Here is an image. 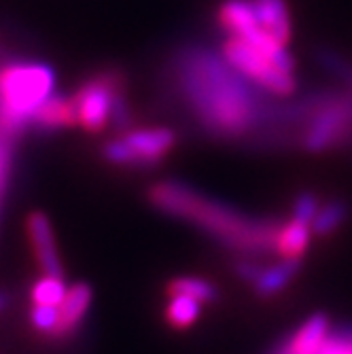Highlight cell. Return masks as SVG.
Here are the masks:
<instances>
[{
  "instance_id": "cell-10",
  "label": "cell",
  "mask_w": 352,
  "mask_h": 354,
  "mask_svg": "<svg viewBox=\"0 0 352 354\" xmlns=\"http://www.w3.org/2000/svg\"><path fill=\"white\" fill-rule=\"evenodd\" d=\"M77 123V111L73 98L66 95H49V98L32 115V125L41 132H57L62 127H71Z\"/></svg>"
},
{
  "instance_id": "cell-24",
  "label": "cell",
  "mask_w": 352,
  "mask_h": 354,
  "mask_svg": "<svg viewBox=\"0 0 352 354\" xmlns=\"http://www.w3.org/2000/svg\"><path fill=\"white\" fill-rule=\"evenodd\" d=\"M13 138L0 134V202H3L7 180L11 174V159H13Z\"/></svg>"
},
{
  "instance_id": "cell-3",
  "label": "cell",
  "mask_w": 352,
  "mask_h": 354,
  "mask_svg": "<svg viewBox=\"0 0 352 354\" xmlns=\"http://www.w3.org/2000/svg\"><path fill=\"white\" fill-rule=\"evenodd\" d=\"M55 75L43 62L0 59V134L19 138L35 111L53 93Z\"/></svg>"
},
{
  "instance_id": "cell-17",
  "label": "cell",
  "mask_w": 352,
  "mask_h": 354,
  "mask_svg": "<svg viewBox=\"0 0 352 354\" xmlns=\"http://www.w3.org/2000/svg\"><path fill=\"white\" fill-rule=\"evenodd\" d=\"M200 312H202V304L198 299L187 295H170V301L164 310V318L172 329L183 331L196 325Z\"/></svg>"
},
{
  "instance_id": "cell-9",
  "label": "cell",
  "mask_w": 352,
  "mask_h": 354,
  "mask_svg": "<svg viewBox=\"0 0 352 354\" xmlns=\"http://www.w3.org/2000/svg\"><path fill=\"white\" fill-rule=\"evenodd\" d=\"M91 286L87 282H77L73 284L66 297L59 304V320H57V327L51 335V339L64 342L73 337L85 323V316L89 312L91 306Z\"/></svg>"
},
{
  "instance_id": "cell-20",
  "label": "cell",
  "mask_w": 352,
  "mask_h": 354,
  "mask_svg": "<svg viewBox=\"0 0 352 354\" xmlns=\"http://www.w3.org/2000/svg\"><path fill=\"white\" fill-rule=\"evenodd\" d=\"M59 320V308L55 306H32L30 310V323L39 333L43 335H53Z\"/></svg>"
},
{
  "instance_id": "cell-13",
  "label": "cell",
  "mask_w": 352,
  "mask_h": 354,
  "mask_svg": "<svg viewBox=\"0 0 352 354\" xmlns=\"http://www.w3.org/2000/svg\"><path fill=\"white\" fill-rule=\"evenodd\" d=\"M302 263H304V259H282L280 263H276L272 268H263L261 274L257 276V280L252 282L254 293H257L261 299L276 297L297 278V274L302 272Z\"/></svg>"
},
{
  "instance_id": "cell-16",
  "label": "cell",
  "mask_w": 352,
  "mask_h": 354,
  "mask_svg": "<svg viewBox=\"0 0 352 354\" xmlns=\"http://www.w3.org/2000/svg\"><path fill=\"white\" fill-rule=\"evenodd\" d=\"M350 216V206L344 200H329L321 204L314 221H312V234L318 238L333 236Z\"/></svg>"
},
{
  "instance_id": "cell-27",
  "label": "cell",
  "mask_w": 352,
  "mask_h": 354,
  "mask_svg": "<svg viewBox=\"0 0 352 354\" xmlns=\"http://www.w3.org/2000/svg\"><path fill=\"white\" fill-rule=\"evenodd\" d=\"M272 354H293L291 348H289V342H282L280 346H276V350Z\"/></svg>"
},
{
  "instance_id": "cell-22",
  "label": "cell",
  "mask_w": 352,
  "mask_h": 354,
  "mask_svg": "<svg viewBox=\"0 0 352 354\" xmlns=\"http://www.w3.org/2000/svg\"><path fill=\"white\" fill-rule=\"evenodd\" d=\"M111 125L115 127L117 132H130V127L134 125V115H132V109L127 104V98H125V91L119 93L113 106H111V117H109Z\"/></svg>"
},
{
  "instance_id": "cell-6",
  "label": "cell",
  "mask_w": 352,
  "mask_h": 354,
  "mask_svg": "<svg viewBox=\"0 0 352 354\" xmlns=\"http://www.w3.org/2000/svg\"><path fill=\"white\" fill-rule=\"evenodd\" d=\"M223 55L248 81L276 95H291L295 91L293 73H286L259 49H254L238 37H230L223 45Z\"/></svg>"
},
{
  "instance_id": "cell-23",
  "label": "cell",
  "mask_w": 352,
  "mask_h": 354,
  "mask_svg": "<svg viewBox=\"0 0 352 354\" xmlns=\"http://www.w3.org/2000/svg\"><path fill=\"white\" fill-rule=\"evenodd\" d=\"M318 208H321V202H318V198L314 196V193H310V191H304V193H299V196L295 198V202H293V218H299V221L312 225Z\"/></svg>"
},
{
  "instance_id": "cell-5",
  "label": "cell",
  "mask_w": 352,
  "mask_h": 354,
  "mask_svg": "<svg viewBox=\"0 0 352 354\" xmlns=\"http://www.w3.org/2000/svg\"><path fill=\"white\" fill-rule=\"evenodd\" d=\"M125 91V77L117 68H106L91 75L73 95V104L77 111V123L83 125L87 132H102L109 117L111 106L119 93Z\"/></svg>"
},
{
  "instance_id": "cell-19",
  "label": "cell",
  "mask_w": 352,
  "mask_h": 354,
  "mask_svg": "<svg viewBox=\"0 0 352 354\" xmlns=\"http://www.w3.org/2000/svg\"><path fill=\"white\" fill-rule=\"evenodd\" d=\"M66 284H64V278H55V276H45L41 280H37L30 288V299L32 306H55L59 308V304L66 297Z\"/></svg>"
},
{
  "instance_id": "cell-8",
  "label": "cell",
  "mask_w": 352,
  "mask_h": 354,
  "mask_svg": "<svg viewBox=\"0 0 352 354\" xmlns=\"http://www.w3.org/2000/svg\"><path fill=\"white\" fill-rule=\"evenodd\" d=\"M123 140L130 145L138 170H151L172 151L176 134L166 127H151V130H130Z\"/></svg>"
},
{
  "instance_id": "cell-2",
  "label": "cell",
  "mask_w": 352,
  "mask_h": 354,
  "mask_svg": "<svg viewBox=\"0 0 352 354\" xmlns=\"http://www.w3.org/2000/svg\"><path fill=\"white\" fill-rule=\"evenodd\" d=\"M149 202L170 216L185 218L204 230L221 244L246 257L276 252L280 221L252 218L230 206L214 202L178 180H162L149 189Z\"/></svg>"
},
{
  "instance_id": "cell-21",
  "label": "cell",
  "mask_w": 352,
  "mask_h": 354,
  "mask_svg": "<svg viewBox=\"0 0 352 354\" xmlns=\"http://www.w3.org/2000/svg\"><path fill=\"white\" fill-rule=\"evenodd\" d=\"M102 155L106 162L115 164V166H125V168H134L136 166V159H134V153L130 149L123 138H115V140H109L102 149Z\"/></svg>"
},
{
  "instance_id": "cell-15",
  "label": "cell",
  "mask_w": 352,
  "mask_h": 354,
  "mask_svg": "<svg viewBox=\"0 0 352 354\" xmlns=\"http://www.w3.org/2000/svg\"><path fill=\"white\" fill-rule=\"evenodd\" d=\"M219 21L230 37H242L250 28L259 26L257 13L248 0H228L219 9Z\"/></svg>"
},
{
  "instance_id": "cell-7",
  "label": "cell",
  "mask_w": 352,
  "mask_h": 354,
  "mask_svg": "<svg viewBox=\"0 0 352 354\" xmlns=\"http://www.w3.org/2000/svg\"><path fill=\"white\" fill-rule=\"evenodd\" d=\"M26 232L32 246V252L37 257V263L45 276L64 278V266L55 246V236L51 230V221L43 212H32L26 218Z\"/></svg>"
},
{
  "instance_id": "cell-28",
  "label": "cell",
  "mask_w": 352,
  "mask_h": 354,
  "mask_svg": "<svg viewBox=\"0 0 352 354\" xmlns=\"http://www.w3.org/2000/svg\"><path fill=\"white\" fill-rule=\"evenodd\" d=\"M9 308V295L5 291H0V312H5Z\"/></svg>"
},
{
  "instance_id": "cell-18",
  "label": "cell",
  "mask_w": 352,
  "mask_h": 354,
  "mask_svg": "<svg viewBox=\"0 0 352 354\" xmlns=\"http://www.w3.org/2000/svg\"><path fill=\"white\" fill-rule=\"evenodd\" d=\"M166 291L168 295H187V297H194L200 304H212L219 299V291L216 286L204 278H196V276H178L172 278L166 284Z\"/></svg>"
},
{
  "instance_id": "cell-29",
  "label": "cell",
  "mask_w": 352,
  "mask_h": 354,
  "mask_svg": "<svg viewBox=\"0 0 352 354\" xmlns=\"http://www.w3.org/2000/svg\"><path fill=\"white\" fill-rule=\"evenodd\" d=\"M350 87H352V83H350Z\"/></svg>"
},
{
  "instance_id": "cell-12",
  "label": "cell",
  "mask_w": 352,
  "mask_h": 354,
  "mask_svg": "<svg viewBox=\"0 0 352 354\" xmlns=\"http://www.w3.org/2000/svg\"><path fill=\"white\" fill-rule=\"evenodd\" d=\"M329 333H331L329 316L325 312H316L286 342H289L293 354H318L323 350Z\"/></svg>"
},
{
  "instance_id": "cell-4",
  "label": "cell",
  "mask_w": 352,
  "mask_h": 354,
  "mask_svg": "<svg viewBox=\"0 0 352 354\" xmlns=\"http://www.w3.org/2000/svg\"><path fill=\"white\" fill-rule=\"evenodd\" d=\"M299 125L302 130L297 140L308 153H323L344 147L352 138V95H308V111Z\"/></svg>"
},
{
  "instance_id": "cell-14",
  "label": "cell",
  "mask_w": 352,
  "mask_h": 354,
  "mask_svg": "<svg viewBox=\"0 0 352 354\" xmlns=\"http://www.w3.org/2000/svg\"><path fill=\"white\" fill-rule=\"evenodd\" d=\"M310 240H312V225L291 216L278 230L276 254H280L282 259H304Z\"/></svg>"
},
{
  "instance_id": "cell-26",
  "label": "cell",
  "mask_w": 352,
  "mask_h": 354,
  "mask_svg": "<svg viewBox=\"0 0 352 354\" xmlns=\"http://www.w3.org/2000/svg\"><path fill=\"white\" fill-rule=\"evenodd\" d=\"M261 266L257 263V261H254L252 259V257H242V259L236 263V274L242 278V280H246V282H254V280H257V276L261 274Z\"/></svg>"
},
{
  "instance_id": "cell-11",
  "label": "cell",
  "mask_w": 352,
  "mask_h": 354,
  "mask_svg": "<svg viewBox=\"0 0 352 354\" xmlns=\"http://www.w3.org/2000/svg\"><path fill=\"white\" fill-rule=\"evenodd\" d=\"M259 26L278 43L286 45L291 41V15L284 0H252Z\"/></svg>"
},
{
  "instance_id": "cell-1",
  "label": "cell",
  "mask_w": 352,
  "mask_h": 354,
  "mask_svg": "<svg viewBox=\"0 0 352 354\" xmlns=\"http://www.w3.org/2000/svg\"><path fill=\"white\" fill-rule=\"evenodd\" d=\"M172 77L189 111L214 138H242L261 123H272L276 104L210 49L187 45L176 51Z\"/></svg>"
},
{
  "instance_id": "cell-25",
  "label": "cell",
  "mask_w": 352,
  "mask_h": 354,
  "mask_svg": "<svg viewBox=\"0 0 352 354\" xmlns=\"http://www.w3.org/2000/svg\"><path fill=\"white\" fill-rule=\"evenodd\" d=\"M318 354H352V327L329 333L323 350Z\"/></svg>"
}]
</instances>
